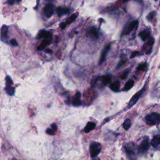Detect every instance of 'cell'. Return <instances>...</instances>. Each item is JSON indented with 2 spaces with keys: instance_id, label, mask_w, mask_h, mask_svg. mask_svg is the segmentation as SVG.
Here are the masks:
<instances>
[{
  "instance_id": "obj_40",
  "label": "cell",
  "mask_w": 160,
  "mask_h": 160,
  "mask_svg": "<svg viewBox=\"0 0 160 160\" xmlns=\"http://www.w3.org/2000/svg\"><path fill=\"white\" fill-rule=\"evenodd\" d=\"M93 160H100V159H99V158H96V159H93Z\"/></svg>"
},
{
  "instance_id": "obj_35",
  "label": "cell",
  "mask_w": 160,
  "mask_h": 160,
  "mask_svg": "<svg viewBox=\"0 0 160 160\" xmlns=\"http://www.w3.org/2000/svg\"><path fill=\"white\" fill-rule=\"evenodd\" d=\"M66 24H65V22H61V24H60V27H61V28H62V29H64L66 27Z\"/></svg>"
},
{
  "instance_id": "obj_11",
  "label": "cell",
  "mask_w": 160,
  "mask_h": 160,
  "mask_svg": "<svg viewBox=\"0 0 160 160\" xmlns=\"http://www.w3.org/2000/svg\"><path fill=\"white\" fill-rule=\"evenodd\" d=\"M150 33H151V31L149 29H146L142 31L139 34V36L141 38V39L142 41H145L147 39H148L149 38Z\"/></svg>"
},
{
  "instance_id": "obj_18",
  "label": "cell",
  "mask_w": 160,
  "mask_h": 160,
  "mask_svg": "<svg viewBox=\"0 0 160 160\" xmlns=\"http://www.w3.org/2000/svg\"><path fill=\"white\" fill-rule=\"evenodd\" d=\"M96 126V124L93 122H89L86 124V126L84 128V131L85 132H89L91 131L94 129Z\"/></svg>"
},
{
  "instance_id": "obj_42",
  "label": "cell",
  "mask_w": 160,
  "mask_h": 160,
  "mask_svg": "<svg viewBox=\"0 0 160 160\" xmlns=\"http://www.w3.org/2000/svg\"><path fill=\"white\" fill-rule=\"evenodd\" d=\"M46 1H51V0H46Z\"/></svg>"
},
{
  "instance_id": "obj_22",
  "label": "cell",
  "mask_w": 160,
  "mask_h": 160,
  "mask_svg": "<svg viewBox=\"0 0 160 160\" xmlns=\"http://www.w3.org/2000/svg\"><path fill=\"white\" fill-rule=\"evenodd\" d=\"M131 121L129 119H126L122 124V126L125 130H128L131 127Z\"/></svg>"
},
{
  "instance_id": "obj_38",
  "label": "cell",
  "mask_w": 160,
  "mask_h": 160,
  "mask_svg": "<svg viewBox=\"0 0 160 160\" xmlns=\"http://www.w3.org/2000/svg\"><path fill=\"white\" fill-rule=\"evenodd\" d=\"M39 0H37V2H38V3H37V6H36V7H35V8H34V9H37V8H38V4H39Z\"/></svg>"
},
{
  "instance_id": "obj_32",
  "label": "cell",
  "mask_w": 160,
  "mask_h": 160,
  "mask_svg": "<svg viewBox=\"0 0 160 160\" xmlns=\"http://www.w3.org/2000/svg\"><path fill=\"white\" fill-rule=\"evenodd\" d=\"M11 43L13 46H18V43L17 42V41L14 39H12L11 40Z\"/></svg>"
},
{
  "instance_id": "obj_31",
  "label": "cell",
  "mask_w": 160,
  "mask_h": 160,
  "mask_svg": "<svg viewBox=\"0 0 160 160\" xmlns=\"http://www.w3.org/2000/svg\"><path fill=\"white\" fill-rule=\"evenodd\" d=\"M46 132L50 135H54L55 133V131L52 128H48L46 129Z\"/></svg>"
},
{
  "instance_id": "obj_12",
  "label": "cell",
  "mask_w": 160,
  "mask_h": 160,
  "mask_svg": "<svg viewBox=\"0 0 160 160\" xmlns=\"http://www.w3.org/2000/svg\"><path fill=\"white\" fill-rule=\"evenodd\" d=\"M151 144L152 147L156 148L160 145V135H156L151 141Z\"/></svg>"
},
{
  "instance_id": "obj_2",
  "label": "cell",
  "mask_w": 160,
  "mask_h": 160,
  "mask_svg": "<svg viewBox=\"0 0 160 160\" xmlns=\"http://www.w3.org/2000/svg\"><path fill=\"white\" fill-rule=\"evenodd\" d=\"M138 20H135V21H133L128 24H127L123 30H122V35H128L129 34L130 32H131L134 29H136L138 26Z\"/></svg>"
},
{
  "instance_id": "obj_13",
  "label": "cell",
  "mask_w": 160,
  "mask_h": 160,
  "mask_svg": "<svg viewBox=\"0 0 160 160\" xmlns=\"http://www.w3.org/2000/svg\"><path fill=\"white\" fill-rule=\"evenodd\" d=\"M125 151H126V152L127 155L128 156L130 160H134L135 159V155H136L135 152H134V151L131 148L125 146Z\"/></svg>"
},
{
  "instance_id": "obj_26",
  "label": "cell",
  "mask_w": 160,
  "mask_h": 160,
  "mask_svg": "<svg viewBox=\"0 0 160 160\" xmlns=\"http://www.w3.org/2000/svg\"><path fill=\"white\" fill-rule=\"evenodd\" d=\"M126 61H127V59H126V58L122 59L121 60H120V61L118 62V65L116 66V69H119L120 68H121L122 66H123L126 64Z\"/></svg>"
},
{
  "instance_id": "obj_39",
  "label": "cell",
  "mask_w": 160,
  "mask_h": 160,
  "mask_svg": "<svg viewBox=\"0 0 160 160\" xmlns=\"http://www.w3.org/2000/svg\"><path fill=\"white\" fill-rule=\"evenodd\" d=\"M46 52H49V53H51V52H52V51L51 49H48V50H46Z\"/></svg>"
},
{
  "instance_id": "obj_33",
  "label": "cell",
  "mask_w": 160,
  "mask_h": 160,
  "mask_svg": "<svg viewBox=\"0 0 160 160\" xmlns=\"http://www.w3.org/2000/svg\"><path fill=\"white\" fill-rule=\"evenodd\" d=\"M44 48H45V46L41 44H40V45L37 48V49H38V50H39V51H41V50H42Z\"/></svg>"
},
{
  "instance_id": "obj_1",
  "label": "cell",
  "mask_w": 160,
  "mask_h": 160,
  "mask_svg": "<svg viewBox=\"0 0 160 160\" xmlns=\"http://www.w3.org/2000/svg\"><path fill=\"white\" fill-rule=\"evenodd\" d=\"M145 121L148 125H155L160 123V114L151 112L145 117Z\"/></svg>"
},
{
  "instance_id": "obj_43",
  "label": "cell",
  "mask_w": 160,
  "mask_h": 160,
  "mask_svg": "<svg viewBox=\"0 0 160 160\" xmlns=\"http://www.w3.org/2000/svg\"><path fill=\"white\" fill-rule=\"evenodd\" d=\"M155 1H157V0H155Z\"/></svg>"
},
{
  "instance_id": "obj_23",
  "label": "cell",
  "mask_w": 160,
  "mask_h": 160,
  "mask_svg": "<svg viewBox=\"0 0 160 160\" xmlns=\"http://www.w3.org/2000/svg\"><path fill=\"white\" fill-rule=\"evenodd\" d=\"M6 92L10 96H12L14 94V88L11 86H7L6 87Z\"/></svg>"
},
{
  "instance_id": "obj_37",
  "label": "cell",
  "mask_w": 160,
  "mask_h": 160,
  "mask_svg": "<svg viewBox=\"0 0 160 160\" xmlns=\"http://www.w3.org/2000/svg\"><path fill=\"white\" fill-rule=\"evenodd\" d=\"M121 1H122V2H127V1H128L129 0H120ZM135 1H139V2H140L141 0H135Z\"/></svg>"
},
{
  "instance_id": "obj_8",
  "label": "cell",
  "mask_w": 160,
  "mask_h": 160,
  "mask_svg": "<svg viewBox=\"0 0 160 160\" xmlns=\"http://www.w3.org/2000/svg\"><path fill=\"white\" fill-rule=\"evenodd\" d=\"M54 13V8L51 4H47L44 9V14L47 18H50Z\"/></svg>"
},
{
  "instance_id": "obj_6",
  "label": "cell",
  "mask_w": 160,
  "mask_h": 160,
  "mask_svg": "<svg viewBox=\"0 0 160 160\" xmlns=\"http://www.w3.org/2000/svg\"><path fill=\"white\" fill-rule=\"evenodd\" d=\"M145 89V86L143 87V88L142 89H141L140 91H139L137 93H136L132 97V98L130 99L129 103H128V108H129L131 107H132V106H134L136 102L137 101L139 100V98L141 97V94H142V92H144V90Z\"/></svg>"
},
{
  "instance_id": "obj_14",
  "label": "cell",
  "mask_w": 160,
  "mask_h": 160,
  "mask_svg": "<svg viewBox=\"0 0 160 160\" xmlns=\"http://www.w3.org/2000/svg\"><path fill=\"white\" fill-rule=\"evenodd\" d=\"M52 35L51 34L48 32V31H44V30H42L41 31L38 35V38H44L45 39H51Z\"/></svg>"
},
{
  "instance_id": "obj_10",
  "label": "cell",
  "mask_w": 160,
  "mask_h": 160,
  "mask_svg": "<svg viewBox=\"0 0 160 160\" xmlns=\"http://www.w3.org/2000/svg\"><path fill=\"white\" fill-rule=\"evenodd\" d=\"M71 9L68 8H64V7H59L57 9V14L59 17H61L62 16H64L65 14H68L70 12Z\"/></svg>"
},
{
  "instance_id": "obj_30",
  "label": "cell",
  "mask_w": 160,
  "mask_h": 160,
  "mask_svg": "<svg viewBox=\"0 0 160 160\" xmlns=\"http://www.w3.org/2000/svg\"><path fill=\"white\" fill-rule=\"evenodd\" d=\"M139 55H141V54L139 51H134V52H132L130 58H134L136 56H139Z\"/></svg>"
},
{
  "instance_id": "obj_41",
  "label": "cell",
  "mask_w": 160,
  "mask_h": 160,
  "mask_svg": "<svg viewBox=\"0 0 160 160\" xmlns=\"http://www.w3.org/2000/svg\"><path fill=\"white\" fill-rule=\"evenodd\" d=\"M16 1H18V2H20V1H21V0H16Z\"/></svg>"
},
{
  "instance_id": "obj_29",
  "label": "cell",
  "mask_w": 160,
  "mask_h": 160,
  "mask_svg": "<svg viewBox=\"0 0 160 160\" xmlns=\"http://www.w3.org/2000/svg\"><path fill=\"white\" fill-rule=\"evenodd\" d=\"M51 39H45L42 42L41 44H42L43 46H46L49 44L51 43Z\"/></svg>"
},
{
  "instance_id": "obj_17",
  "label": "cell",
  "mask_w": 160,
  "mask_h": 160,
  "mask_svg": "<svg viewBox=\"0 0 160 160\" xmlns=\"http://www.w3.org/2000/svg\"><path fill=\"white\" fill-rule=\"evenodd\" d=\"M134 82L132 79H129V81H128L126 82V83L125 84L124 86V88H123V91H129V89H131L133 86H134Z\"/></svg>"
},
{
  "instance_id": "obj_7",
  "label": "cell",
  "mask_w": 160,
  "mask_h": 160,
  "mask_svg": "<svg viewBox=\"0 0 160 160\" xmlns=\"http://www.w3.org/2000/svg\"><path fill=\"white\" fill-rule=\"evenodd\" d=\"M110 48H111V44H108L107 46H106L104 48V49L102 50V53H101V57H100V59H99V64H102L106 59V56L109 52V51L110 50Z\"/></svg>"
},
{
  "instance_id": "obj_34",
  "label": "cell",
  "mask_w": 160,
  "mask_h": 160,
  "mask_svg": "<svg viewBox=\"0 0 160 160\" xmlns=\"http://www.w3.org/2000/svg\"><path fill=\"white\" fill-rule=\"evenodd\" d=\"M51 128L52 129H54L55 131L57 130V129H58V127H57V125L56 124H51Z\"/></svg>"
},
{
  "instance_id": "obj_15",
  "label": "cell",
  "mask_w": 160,
  "mask_h": 160,
  "mask_svg": "<svg viewBox=\"0 0 160 160\" xmlns=\"http://www.w3.org/2000/svg\"><path fill=\"white\" fill-rule=\"evenodd\" d=\"M109 88L110 89L114 91V92H118L119 91V88H120V82L117 81H115L112 83H111L109 86Z\"/></svg>"
},
{
  "instance_id": "obj_24",
  "label": "cell",
  "mask_w": 160,
  "mask_h": 160,
  "mask_svg": "<svg viewBox=\"0 0 160 160\" xmlns=\"http://www.w3.org/2000/svg\"><path fill=\"white\" fill-rule=\"evenodd\" d=\"M147 69H148V66H147L146 62H144V63L140 64L138 66V68H137L138 71H145L147 70Z\"/></svg>"
},
{
  "instance_id": "obj_4",
  "label": "cell",
  "mask_w": 160,
  "mask_h": 160,
  "mask_svg": "<svg viewBox=\"0 0 160 160\" xmlns=\"http://www.w3.org/2000/svg\"><path fill=\"white\" fill-rule=\"evenodd\" d=\"M149 139L148 137H145L138 148L139 152L144 153L145 152H146L149 148Z\"/></svg>"
},
{
  "instance_id": "obj_21",
  "label": "cell",
  "mask_w": 160,
  "mask_h": 160,
  "mask_svg": "<svg viewBox=\"0 0 160 160\" xmlns=\"http://www.w3.org/2000/svg\"><path fill=\"white\" fill-rule=\"evenodd\" d=\"M77 16H78L77 14H72V15L64 22L65 24H66V25H68V24H69L72 23V22L76 19Z\"/></svg>"
},
{
  "instance_id": "obj_16",
  "label": "cell",
  "mask_w": 160,
  "mask_h": 160,
  "mask_svg": "<svg viewBox=\"0 0 160 160\" xmlns=\"http://www.w3.org/2000/svg\"><path fill=\"white\" fill-rule=\"evenodd\" d=\"M100 80L104 85H107L111 82V78L110 75H104L100 78Z\"/></svg>"
},
{
  "instance_id": "obj_36",
  "label": "cell",
  "mask_w": 160,
  "mask_h": 160,
  "mask_svg": "<svg viewBox=\"0 0 160 160\" xmlns=\"http://www.w3.org/2000/svg\"><path fill=\"white\" fill-rule=\"evenodd\" d=\"M14 0H8V3L10 5H12L14 4Z\"/></svg>"
},
{
  "instance_id": "obj_25",
  "label": "cell",
  "mask_w": 160,
  "mask_h": 160,
  "mask_svg": "<svg viewBox=\"0 0 160 160\" xmlns=\"http://www.w3.org/2000/svg\"><path fill=\"white\" fill-rule=\"evenodd\" d=\"M156 14V11H151V12H149L147 16H146L147 20L149 21L152 20V19L155 17Z\"/></svg>"
},
{
  "instance_id": "obj_3",
  "label": "cell",
  "mask_w": 160,
  "mask_h": 160,
  "mask_svg": "<svg viewBox=\"0 0 160 160\" xmlns=\"http://www.w3.org/2000/svg\"><path fill=\"white\" fill-rule=\"evenodd\" d=\"M90 154L92 158L97 156L101 150V146L99 142H92L90 144Z\"/></svg>"
},
{
  "instance_id": "obj_5",
  "label": "cell",
  "mask_w": 160,
  "mask_h": 160,
  "mask_svg": "<svg viewBox=\"0 0 160 160\" xmlns=\"http://www.w3.org/2000/svg\"><path fill=\"white\" fill-rule=\"evenodd\" d=\"M154 42V39L152 37L149 38L147 42H145V44H144V46L142 47V49L146 54H148L151 52Z\"/></svg>"
},
{
  "instance_id": "obj_28",
  "label": "cell",
  "mask_w": 160,
  "mask_h": 160,
  "mask_svg": "<svg viewBox=\"0 0 160 160\" xmlns=\"http://www.w3.org/2000/svg\"><path fill=\"white\" fill-rule=\"evenodd\" d=\"M6 84L7 86H11L12 84V80L9 76H7L6 78Z\"/></svg>"
},
{
  "instance_id": "obj_20",
  "label": "cell",
  "mask_w": 160,
  "mask_h": 160,
  "mask_svg": "<svg viewBox=\"0 0 160 160\" xmlns=\"http://www.w3.org/2000/svg\"><path fill=\"white\" fill-rule=\"evenodd\" d=\"M8 32V27L6 25H3L1 29V34L3 38H6Z\"/></svg>"
},
{
  "instance_id": "obj_27",
  "label": "cell",
  "mask_w": 160,
  "mask_h": 160,
  "mask_svg": "<svg viewBox=\"0 0 160 160\" xmlns=\"http://www.w3.org/2000/svg\"><path fill=\"white\" fill-rule=\"evenodd\" d=\"M129 69H126V71H124V72L121 75V78L122 79H126V77H127V76H128V73H129Z\"/></svg>"
},
{
  "instance_id": "obj_9",
  "label": "cell",
  "mask_w": 160,
  "mask_h": 160,
  "mask_svg": "<svg viewBox=\"0 0 160 160\" xmlns=\"http://www.w3.org/2000/svg\"><path fill=\"white\" fill-rule=\"evenodd\" d=\"M88 34L91 38H92L93 39H96L99 37L98 31L97 29L94 27H92L91 28L89 29V30L88 32Z\"/></svg>"
},
{
  "instance_id": "obj_19",
  "label": "cell",
  "mask_w": 160,
  "mask_h": 160,
  "mask_svg": "<svg viewBox=\"0 0 160 160\" xmlns=\"http://www.w3.org/2000/svg\"><path fill=\"white\" fill-rule=\"evenodd\" d=\"M80 96H81L80 92H78V93L76 94L75 99H74L73 100V101H72V104H73V106H79L81 105V101H80Z\"/></svg>"
}]
</instances>
